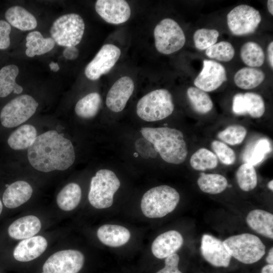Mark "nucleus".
<instances>
[{
    "instance_id": "nucleus-40",
    "label": "nucleus",
    "mask_w": 273,
    "mask_h": 273,
    "mask_svg": "<svg viewBox=\"0 0 273 273\" xmlns=\"http://www.w3.org/2000/svg\"><path fill=\"white\" fill-rule=\"evenodd\" d=\"M211 146L215 155L223 164L229 165L235 162L236 154L226 144L218 141H214Z\"/></svg>"
},
{
    "instance_id": "nucleus-39",
    "label": "nucleus",
    "mask_w": 273,
    "mask_h": 273,
    "mask_svg": "<svg viewBox=\"0 0 273 273\" xmlns=\"http://www.w3.org/2000/svg\"><path fill=\"white\" fill-rule=\"evenodd\" d=\"M247 134L246 128L240 125H232L220 131L217 137L223 142L230 145L240 144Z\"/></svg>"
},
{
    "instance_id": "nucleus-23",
    "label": "nucleus",
    "mask_w": 273,
    "mask_h": 273,
    "mask_svg": "<svg viewBox=\"0 0 273 273\" xmlns=\"http://www.w3.org/2000/svg\"><path fill=\"white\" fill-rule=\"evenodd\" d=\"M5 18L10 25L22 31L35 29L37 25L35 17L24 8L15 6L5 12Z\"/></svg>"
},
{
    "instance_id": "nucleus-5",
    "label": "nucleus",
    "mask_w": 273,
    "mask_h": 273,
    "mask_svg": "<svg viewBox=\"0 0 273 273\" xmlns=\"http://www.w3.org/2000/svg\"><path fill=\"white\" fill-rule=\"evenodd\" d=\"M120 186L115 173L109 169L98 170L90 181L88 199L90 204L97 209L111 207L113 197Z\"/></svg>"
},
{
    "instance_id": "nucleus-14",
    "label": "nucleus",
    "mask_w": 273,
    "mask_h": 273,
    "mask_svg": "<svg viewBox=\"0 0 273 273\" xmlns=\"http://www.w3.org/2000/svg\"><path fill=\"white\" fill-rule=\"evenodd\" d=\"M95 9L103 20L113 24L125 22L131 15L130 7L124 0H98Z\"/></svg>"
},
{
    "instance_id": "nucleus-1",
    "label": "nucleus",
    "mask_w": 273,
    "mask_h": 273,
    "mask_svg": "<svg viewBox=\"0 0 273 273\" xmlns=\"http://www.w3.org/2000/svg\"><path fill=\"white\" fill-rule=\"evenodd\" d=\"M27 157L34 169L43 172L66 170L75 160L70 140L55 130L37 136L28 148Z\"/></svg>"
},
{
    "instance_id": "nucleus-31",
    "label": "nucleus",
    "mask_w": 273,
    "mask_h": 273,
    "mask_svg": "<svg viewBox=\"0 0 273 273\" xmlns=\"http://www.w3.org/2000/svg\"><path fill=\"white\" fill-rule=\"evenodd\" d=\"M197 184L202 191L210 194H219L228 186L226 178L217 173H202L197 180Z\"/></svg>"
},
{
    "instance_id": "nucleus-45",
    "label": "nucleus",
    "mask_w": 273,
    "mask_h": 273,
    "mask_svg": "<svg viewBox=\"0 0 273 273\" xmlns=\"http://www.w3.org/2000/svg\"><path fill=\"white\" fill-rule=\"evenodd\" d=\"M64 57L68 60L76 59L79 55V51L75 47H66L63 53Z\"/></svg>"
},
{
    "instance_id": "nucleus-12",
    "label": "nucleus",
    "mask_w": 273,
    "mask_h": 273,
    "mask_svg": "<svg viewBox=\"0 0 273 273\" xmlns=\"http://www.w3.org/2000/svg\"><path fill=\"white\" fill-rule=\"evenodd\" d=\"M121 55L119 48L112 44L104 45L85 69L86 77L96 80L109 72Z\"/></svg>"
},
{
    "instance_id": "nucleus-29",
    "label": "nucleus",
    "mask_w": 273,
    "mask_h": 273,
    "mask_svg": "<svg viewBox=\"0 0 273 273\" xmlns=\"http://www.w3.org/2000/svg\"><path fill=\"white\" fill-rule=\"evenodd\" d=\"M101 102V97L99 93H89L77 102L75 107V113L82 118H93L98 113Z\"/></svg>"
},
{
    "instance_id": "nucleus-13",
    "label": "nucleus",
    "mask_w": 273,
    "mask_h": 273,
    "mask_svg": "<svg viewBox=\"0 0 273 273\" xmlns=\"http://www.w3.org/2000/svg\"><path fill=\"white\" fill-rule=\"evenodd\" d=\"M227 80L225 68L212 60H204L203 68L194 81L196 87L205 92L213 91Z\"/></svg>"
},
{
    "instance_id": "nucleus-22",
    "label": "nucleus",
    "mask_w": 273,
    "mask_h": 273,
    "mask_svg": "<svg viewBox=\"0 0 273 273\" xmlns=\"http://www.w3.org/2000/svg\"><path fill=\"white\" fill-rule=\"evenodd\" d=\"M248 225L256 233L273 239V215L261 209L251 211L246 217Z\"/></svg>"
},
{
    "instance_id": "nucleus-27",
    "label": "nucleus",
    "mask_w": 273,
    "mask_h": 273,
    "mask_svg": "<svg viewBox=\"0 0 273 273\" xmlns=\"http://www.w3.org/2000/svg\"><path fill=\"white\" fill-rule=\"evenodd\" d=\"M81 190L80 186L74 183L66 185L58 194L56 199L58 207L65 211L75 209L80 203Z\"/></svg>"
},
{
    "instance_id": "nucleus-8",
    "label": "nucleus",
    "mask_w": 273,
    "mask_h": 273,
    "mask_svg": "<svg viewBox=\"0 0 273 273\" xmlns=\"http://www.w3.org/2000/svg\"><path fill=\"white\" fill-rule=\"evenodd\" d=\"M154 36L157 50L165 55L177 52L186 42L183 29L176 21L170 18H165L157 24Z\"/></svg>"
},
{
    "instance_id": "nucleus-19",
    "label": "nucleus",
    "mask_w": 273,
    "mask_h": 273,
    "mask_svg": "<svg viewBox=\"0 0 273 273\" xmlns=\"http://www.w3.org/2000/svg\"><path fill=\"white\" fill-rule=\"evenodd\" d=\"M33 189L24 180L16 181L9 185L3 196L4 205L10 209L17 208L26 203L31 197Z\"/></svg>"
},
{
    "instance_id": "nucleus-30",
    "label": "nucleus",
    "mask_w": 273,
    "mask_h": 273,
    "mask_svg": "<svg viewBox=\"0 0 273 273\" xmlns=\"http://www.w3.org/2000/svg\"><path fill=\"white\" fill-rule=\"evenodd\" d=\"M270 144L267 139L258 140L246 148L243 154L244 161L253 166L256 165L262 161L265 155L270 151Z\"/></svg>"
},
{
    "instance_id": "nucleus-38",
    "label": "nucleus",
    "mask_w": 273,
    "mask_h": 273,
    "mask_svg": "<svg viewBox=\"0 0 273 273\" xmlns=\"http://www.w3.org/2000/svg\"><path fill=\"white\" fill-rule=\"evenodd\" d=\"M219 35V32L216 29H199L193 35L195 46L199 50H206L216 43Z\"/></svg>"
},
{
    "instance_id": "nucleus-20",
    "label": "nucleus",
    "mask_w": 273,
    "mask_h": 273,
    "mask_svg": "<svg viewBox=\"0 0 273 273\" xmlns=\"http://www.w3.org/2000/svg\"><path fill=\"white\" fill-rule=\"evenodd\" d=\"M39 218L32 215L20 217L13 222L9 226V235L13 239L22 240L34 236L41 229Z\"/></svg>"
},
{
    "instance_id": "nucleus-25",
    "label": "nucleus",
    "mask_w": 273,
    "mask_h": 273,
    "mask_svg": "<svg viewBox=\"0 0 273 273\" xmlns=\"http://www.w3.org/2000/svg\"><path fill=\"white\" fill-rule=\"evenodd\" d=\"M19 70L17 66L11 64L3 67L0 70V97L8 96L12 92L20 94L23 87L17 84L16 79Z\"/></svg>"
},
{
    "instance_id": "nucleus-52",
    "label": "nucleus",
    "mask_w": 273,
    "mask_h": 273,
    "mask_svg": "<svg viewBox=\"0 0 273 273\" xmlns=\"http://www.w3.org/2000/svg\"><path fill=\"white\" fill-rule=\"evenodd\" d=\"M2 210H3V205H2V201L0 200V215L2 212Z\"/></svg>"
},
{
    "instance_id": "nucleus-36",
    "label": "nucleus",
    "mask_w": 273,
    "mask_h": 273,
    "mask_svg": "<svg viewBox=\"0 0 273 273\" xmlns=\"http://www.w3.org/2000/svg\"><path fill=\"white\" fill-rule=\"evenodd\" d=\"M235 53L234 47L230 42L225 41L216 43L205 51V54L209 58L223 62L231 61Z\"/></svg>"
},
{
    "instance_id": "nucleus-50",
    "label": "nucleus",
    "mask_w": 273,
    "mask_h": 273,
    "mask_svg": "<svg viewBox=\"0 0 273 273\" xmlns=\"http://www.w3.org/2000/svg\"><path fill=\"white\" fill-rule=\"evenodd\" d=\"M267 7L269 13L273 15V1L268 0L267 2Z\"/></svg>"
},
{
    "instance_id": "nucleus-43",
    "label": "nucleus",
    "mask_w": 273,
    "mask_h": 273,
    "mask_svg": "<svg viewBox=\"0 0 273 273\" xmlns=\"http://www.w3.org/2000/svg\"><path fill=\"white\" fill-rule=\"evenodd\" d=\"M11 26L7 21L0 20V49H7L10 45Z\"/></svg>"
},
{
    "instance_id": "nucleus-18",
    "label": "nucleus",
    "mask_w": 273,
    "mask_h": 273,
    "mask_svg": "<svg viewBox=\"0 0 273 273\" xmlns=\"http://www.w3.org/2000/svg\"><path fill=\"white\" fill-rule=\"evenodd\" d=\"M48 246L47 240L42 236H36L20 242L13 251L14 258L20 262H28L40 256Z\"/></svg>"
},
{
    "instance_id": "nucleus-26",
    "label": "nucleus",
    "mask_w": 273,
    "mask_h": 273,
    "mask_svg": "<svg viewBox=\"0 0 273 273\" xmlns=\"http://www.w3.org/2000/svg\"><path fill=\"white\" fill-rule=\"evenodd\" d=\"M25 53L29 57L41 55L51 51L55 42L52 37L44 38L41 33L34 31L29 33L26 37Z\"/></svg>"
},
{
    "instance_id": "nucleus-28",
    "label": "nucleus",
    "mask_w": 273,
    "mask_h": 273,
    "mask_svg": "<svg viewBox=\"0 0 273 273\" xmlns=\"http://www.w3.org/2000/svg\"><path fill=\"white\" fill-rule=\"evenodd\" d=\"M264 78L265 74L261 70L253 67H244L236 73L234 82L240 88L250 89L260 85Z\"/></svg>"
},
{
    "instance_id": "nucleus-24",
    "label": "nucleus",
    "mask_w": 273,
    "mask_h": 273,
    "mask_svg": "<svg viewBox=\"0 0 273 273\" xmlns=\"http://www.w3.org/2000/svg\"><path fill=\"white\" fill-rule=\"evenodd\" d=\"M37 137V131L30 124H24L14 130L9 136L8 144L14 150L28 149Z\"/></svg>"
},
{
    "instance_id": "nucleus-6",
    "label": "nucleus",
    "mask_w": 273,
    "mask_h": 273,
    "mask_svg": "<svg viewBox=\"0 0 273 273\" xmlns=\"http://www.w3.org/2000/svg\"><path fill=\"white\" fill-rule=\"evenodd\" d=\"M222 243L231 256L245 264L258 261L265 253V246L261 240L249 233L231 236Z\"/></svg>"
},
{
    "instance_id": "nucleus-17",
    "label": "nucleus",
    "mask_w": 273,
    "mask_h": 273,
    "mask_svg": "<svg viewBox=\"0 0 273 273\" xmlns=\"http://www.w3.org/2000/svg\"><path fill=\"white\" fill-rule=\"evenodd\" d=\"M183 242V236L178 232L169 231L160 234L154 240L151 251L156 258H165L179 250Z\"/></svg>"
},
{
    "instance_id": "nucleus-11",
    "label": "nucleus",
    "mask_w": 273,
    "mask_h": 273,
    "mask_svg": "<svg viewBox=\"0 0 273 273\" xmlns=\"http://www.w3.org/2000/svg\"><path fill=\"white\" fill-rule=\"evenodd\" d=\"M84 256L76 250H64L51 255L42 266L43 273H78L83 267Z\"/></svg>"
},
{
    "instance_id": "nucleus-42",
    "label": "nucleus",
    "mask_w": 273,
    "mask_h": 273,
    "mask_svg": "<svg viewBox=\"0 0 273 273\" xmlns=\"http://www.w3.org/2000/svg\"><path fill=\"white\" fill-rule=\"evenodd\" d=\"M179 257L174 253L165 258L164 267L156 273H182L178 268Z\"/></svg>"
},
{
    "instance_id": "nucleus-2",
    "label": "nucleus",
    "mask_w": 273,
    "mask_h": 273,
    "mask_svg": "<svg viewBox=\"0 0 273 273\" xmlns=\"http://www.w3.org/2000/svg\"><path fill=\"white\" fill-rule=\"evenodd\" d=\"M141 132L165 162L179 164L186 160L188 151L181 131L167 127H145Z\"/></svg>"
},
{
    "instance_id": "nucleus-32",
    "label": "nucleus",
    "mask_w": 273,
    "mask_h": 273,
    "mask_svg": "<svg viewBox=\"0 0 273 273\" xmlns=\"http://www.w3.org/2000/svg\"><path fill=\"white\" fill-rule=\"evenodd\" d=\"M240 55L244 64L250 67H260L264 62L263 50L260 45L255 42L245 43L241 48Z\"/></svg>"
},
{
    "instance_id": "nucleus-16",
    "label": "nucleus",
    "mask_w": 273,
    "mask_h": 273,
    "mask_svg": "<svg viewBox=\"0 0 273 273\" xmlns=\"http://www.w3.org/2000/svg\"><path fill=\"white\" fill-rule=\"evenodd\" d=\"M134 90V83L128 76L118 79L108 91L106 104L111 111L119 112L125 108Z\"/></svg>"
},
{
    "instance_id": "nucleus-44",
    "label": "nucleus",
    "mask_w": 273,
    "mask_h": 273,
    "mask_svg": "<svg viewBox=\"0 0 273 273\" xmlns=\"http://www.w3.org/2000/svg\"><path fill=\"white\" fill-rule=\"evenodd\" d=\"M232 109L234 113L237 115H244L246 114L243 93H238L234 95L233 99Z\"/></svg>"
},
{
    "instance_id": "nucleus-33",
    "label": "nucleus",
    "mask_w": 273,
    "mask_h": 273,
    "mask_svg": "<svg viewBox=\"0 0 273 273\" xmlns=\"http://www.w3.org/2000/svg\"><path fill=\"white\" fill-rule=\"evenodd\" d=\"M187 93L193 108L197 113L204 114L212 110L213 104L206 92L191 86L188 88Z\"/></svg>"
},
{
    "instance_id": "nucleus-4",
    "label": "nucleus",
    "mask_w": 273,
    "mask_h": 273,
    "mask_svg": "<svg viewBox=\"0 0 273 273\" xmlns=\"http://www.w3.org/2000/svg\"><path fill=\"white\" fill-rule=\"evenodd\" d=\"M174 108L170 93L166 89H158L148 93L140 99L136 105V113L143 120L153 122L170 116Z\"/></svg>"
},
{
    "instance_id": "nucleus-21",
    "label": "nucleus",
    "mask_w": 273,
    "mask_h": 273,
    "mask_svg": "<svg viewBox=\"0 0 273 273\" xmlns=\"http://www.w3.org/2000/svg\"><path fill=\"white\" fill-rule=\"evenodd\" d=\"M97 237L104 244L112 247L121 246L129 240L130 233L126 228L115 224H104L97 231Z\"/></svg>"
},
{
    "instance_id": "nucleus-48",
    "label": "nucleus",
    "mask_w": 273,
    "mask_h": 273,
    "mask_svg": "<svg viewBox=\"0 0 273 273\" xmlns=\"http://www.w3.org/2000/svg\"><path fill=\"white\" fill-rule=\"evenodd\" d=\"M266 261L268 264H273V248L269 250L268 256L266 258Z\"/></svg>"
},
{
    "instance_id": "nucleus-3",
    "label": "nucleus",
    "mask_w": 273,
    "mask_h": 273,
    "mask_svg": "<svg viewBox=\"0 0 273 273\" xmlns=\"http://www.w3.org/2000/svg\"><path fill=\"white\" fill-rule=\"evenodd\" d=\"M179 199V194L175 189L167 185H161L145 193L141 207L146 217L161 218L173 211Z\"/></svg>"
},
{
    "instance_id": "nucleus-35",
    "label": "nucleus",
    "mask_w": 273,
    "mask_h": 273,
    "mask_svg": "<svg viewBox=\"0 0 273 273\" xmlns=\"http://www.w3.org/2000/svg\"><path fill=\"white\" fill-rule=\"evenodd\" d=\"M236 179L240 189L245 192L253 190L257 184V177L254 166L245 163L242 164L236 172Z\"/></svg>"
},
{
    "instance_id": "nucleus-10",
    "label": "nucleus",
    "mask_w": 273,
    "mask_h": 273,
    "mask_svg": "<svg viewBox=\"0 0 273 273\" xmlns=\"http://www.w3.org/2000/svg\"><path fill=\"white\" fill-rule=\"evenodd\" d=\"M227 24L232 33L236 36L253 33L261 21L259 12L247 5H240L227 15Z\"/></svg>"
},
{
    "instance_id": "nucleus-51",
    "label": "nucleus",
    "mask_w": 273,
    "mask_h": 273,
    "mask_svg": "<svg viewBox=\"0 0 273 273\" xmlns=\"http://www.w3.org/2000/svg\"><path fill=\"white\" fill-rule=\"evenodd\" d=\"M267 187L269 190L271 191L273 190V180H271L270 181L268 182V183L267 184Z\"/></svg>"
},
{
    "instance_id": "nucleus-7",
    "label": "nucleus",
    "mask_w": 273,
    "mask_h": 273,
    "mask_svg": "<svg viewBox=\"0 0 273 273\" xmlns=\"http://www.w3.org/2000/svg\"><path fill=\"white\" fill-rule=\"evenodd\" d=\"M85 24L77 14L63 15L57 18L50 29L52 38L57 44L66 47H75L83 35Z\"/></svg>"
},
{
    "instance_id": "nucleus-41",
    "label": "nucleus",
    "mask_w": 273,
    "mask_h": 273,
    "mask_svg": "<svg viewBox=\"0 0 273 273\" xmlns=\"http://www.w3.org/2000/svg\"><path fill=\"white\" fill-rule=\"evenodd\" d=\"M134 145L136 151L143 158L148 159L156 157L157 153L153 145L144 138L138 139Z\"/></svg>"
},
{
    "instance_id": "nucleus-15",
    "label": "nucleus",
    "mask_w": 273,
    "mask_h": 273,
    "mask_svg": "<svg viewBox=\"0 0 273 273\" xmlns=\"http://www.w3.org/2000/svg\"><path fill=\"white\" fill-rule=\"evenodd\" d=\"M201 251L204 259L217 267L229 266L231 256L222 241L208 234L202 236Z\"/></svg>"
},
{
    "instance_id": "nucleus-34",
    "label": "nucleus",
    "mask_w": 273,
    "mask_h": 273,
    "mask_svg": "<svg viewBox=\"0 0 273 273\" xmlns=\"http://www.w3.org/2000/svg\"><path fill=\"white\" fill-rule=\"evenodd\" d=\"M190 163L195 170L204 171L215 168L218 164V159L212 152L200 148L192 155Z\"/></svg>"
},
{
    "instance_id": "nucleus-9",
    "label": "nucleus",
    "mask_w": 273,
    "mask_h": 273,
    "mask_svg": "<svg viewBox=\"0 0 273 273\" xmlns=\"http://www.w3.org/2000/svg\"><path fill=\"white\" fill-rule=\"evenodd\" d=\"M38 106V102L31 96H19L3 108L0 114L1 122L5 127H16L30 118Z\"/></svg>"
},
{
    "instance_id": "nucleus-46",
    "label": "nucleus",
    "mask_w": 273,
    "mask_h": 273,
    "mask_svg": "<svg viewBox=\"0 0 273 273\" xmlns=\"http://www.w3.org/2000/svg\"><path fill=\"white\" fill-rule=\"evenodd\" d=\"M267 54L270 67L273 68V42L271 41L267 47Z\"/></svg>"
},
{
    "instance_id": "nucleus-49",
    "label": "nucleus",
    "mask_w": 273,
    "mask_h": 273,
    "mask_svg": "<svg viewBox=\"0 0 273 273\" xmlns=\"http://www.w3.org/2000/svg\"><path fill=\"white\" fill-rule=\"evenodd\" d=\"M49 67L50 69L54 72H57L60 69V67L59 64L57 63L52 61L49 64Z\"/></svg>"
},
{
    "instance_id": "nucleus-47",
    "label": "nucleus",
    "mask_w": 273,
    "mask_h": 273,
    "mask_svg": "<svg viewBox=\"0 0 273 273\" xmlns=\"http://www.w3.org/2000/svg\"><path fill=\"white\" fill-rule=\"evenodd\" d=\"M261 273H273V264L265 265L261 269Z\"/></svg>"
},
{
    "instance_id": "nucleus-37",
    "label": "nucleus",
    "mask_w": 273,
    "mask_h": 273,
    "mask_svg": "<svg viewBox=\"0 0 273 273\" xmlns=\"http://www.w3.org/2000/svg\"><path fill=\"white\" fill-rule=\"evenodd\" d=\"M243 94L246 114L253 118L261 117L265 112V105L262 97L252 92Z\"/></svg>"
}]
</instances>
